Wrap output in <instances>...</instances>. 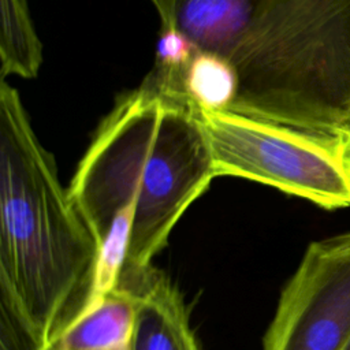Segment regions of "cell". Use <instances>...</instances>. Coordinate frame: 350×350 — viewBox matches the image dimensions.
<instances>
[{
	"instance_id": "30bf717a",
	"label": "cell",
	"mask_w": 350,
	"mask_h": 350,
	"mask_svg": "<svg viewBox=\"0 0 350 350\" xmlns=\"http://www.w3.org/2000/svg\"><path fill=\"white\" fill-rule=\"evenodd\" d=\"M197 53L191 40L176 27H161L156 45L154 68L170 75H183Z\"/></svg>"
},
{
	"instance_id": "5b68a950",
	"label": "cell",
	"mask_w": 350,
	"mask_h": 350,
	"mask_svg": "<svg viewBox=\"0 0 350 350\" xmlns=\"http://www.w3.org/2000/svg\"><path fill=\"white\" fill-rule=\"evenodd\" d=\"M350 343V231L308 245L283 287L262 350H345Z\"/></svg>"
},
{
	"instance_id": "277c9868",
	"label": "cell",
	"mask_w": 350,
	"mask_h": 350,
	"mask_svg": "<svg viewBox=\"0 0 350 350\" xmlns=\"http://www.w3.org/2000/svg\"><path fill=\"white\" fill-rule=\"evenodd\" d=\"M200 111L216 176L268 185L327 211L350 206V129L305 130Z\"/></svg>"
},
{
	"instance_id": "3957f363",
	"label": "cell",
	"mask_w": 350,
	"mask_h": 350,
	"mask_svg": "<svg viewBox=\"0 0 350 350\" xmlns=\"http://www.w3.org/2000/svg\"><path fill=\"white\" fill-rule=\"evenodd\" d=\"M98 245L37 138L18 90L0 85L1 308L31 350L83 310Z\"/></svg>"
},
{
	"instance_id": "ba28073f",
	"label": "cell",
	"mask_w": 350,
	"mask_h": 350,
	"mask_svg": "<svg viewBox=\"0 0 350 350\" xmlns=\"http://www.w3.org/2000/svg\"><path fill=\"white\" fill-rule=\"evenodd\" d=\"M0 68L8 75L34 78L42 64V44L26 0H0Z\"/></svg>"
},
{
	"instance_id": "8fae6325",
	"label": "cell",
	"mask_w": 350,
	"mask_h": 350,
	"mask_svg": "<svg viewBox=\"0 0 350 350\" xmlns=\"http://www.w3.org/2000/svg\"><path fill=\"white\" fill-rule=\"evenodd\" d=\"M15 324L10 316L3 310L1 313V336H0V350H21L18 346V339L15 335Z\"/></svg>"
},
{
	"instance_id": "52a82bcc",
	"label": "cell",
	"mask_w": 350,
	"mask_h": 350,
	"mask_svg": "<svg viewBox=\"0 0 350 350\" xmlns=\"http://www.w3.org/2000/svg\"><path fill=\"white\" fill-rule=\"evenodd\" d=\"M135 314V294L119 284L79 314L49 346L56 350H129Z\"/></svg>"
},
{
	"instance_id": "9c48e42d",
	"label": "cell",
	"mask_w": 350,
	"mask_h": 350,
	"mask_svg": "<svg viewBox=\"0 0 350 350\" xmlns=\"http://www.w3.org/2000/svg\"><path fill=\"white\" fill-rule=\"evenodd\" d=\"M187 96L205 111H228L238 93V75L223 56L197 51L183 72Z\"/></svg>"
},
{
	"instance_id": "8992f818",
	"label": "cell",
	"mask_w": 350,
	"mask_h": 350,
	"mask_svg": "<svg viewBox=\"0 0 350 350\" xmlns=\"http://www.w3.org/2000/svg\"><path fill=\"white\" fill-rule=\"evenodd\" d=\"M137 298V314L129 350H200L179 288L153 267L124 278Z\"/></svg>"
},
{
	"instance_id": "7c38bea8",
	"label": "cell",
	"mask_w": 350,
	"mask_h": 350,
	"mask_svg": "<svg viewBox=\"0 0 350 350\" xmlns=\"http://www.w3.org/2000/svg\"><path fill=\"white\" fill-rule=\"evenodd\" d=\"M152 4L154 5L157 14H159V18H160V23H165L170 18V14H171V10L174 7V3L175 0H150Z\"/></svg>"
},
{
	"instance_id": "6da1fadb",
	"label": "cell",
	"mask_w": 350,
	"mask_h": 350,
	"mask_svg": "<svg viewBox=\"0 0 350 350\" xmlns=\"http://www.w3.org/2000/svg\"><path fill=\"white\" fill-rule=\"evenodd\" d=\"M215 178L201 111L183 77L153 68L116 98L68 191L97 245L116 219L133 215L122 280L152 267L179 219Z\"/></svg>"
},
{
	"instance_id": "4fadbf2b",
	"label": "cell",
	"mask_w": 350,
	"mask_h": 350,
	"mask_svg": "<svg viewBox=\"0 0 350 350\" xmlns=\"http://www.w3.org/2000/svg\"><path fill=\"white\" fill-rule=\"evenodd\" d=\"M38 350H56V349H53L52 346H48V347H44V349H38Z\"/></svg>"
},
{
	"instance_id": "5bb4252c",
	"label": "cell",
	"mask_w": 350,
	"mask_h": 350,
	"mask_svg": "<svg viewBox=\"0 0 350 350\" xmlns=\"http://www.w3.org/2000/svg\"><path fill=\"white\" fill-rule=\"evenodd\" d=\"M345 350H350V343L346 346V349H345Z\"/></svg>"
},
{
	"instance_id": "7a4b0ae2",
	"label": "cell",
	"mask_w": 350,
	"mask_h": 350,
	"mask_svg": "<svg viewBox=\"0 0 350 350\" xmlns=\"http://www.w3.org/2000/svg\"><path fill=\"white\" fill-rule=\"evenodd\" d=\"M226 57L228 111L305 130L350 129V0H175L161 27Z\"/></svg>"
}]
</instances>
